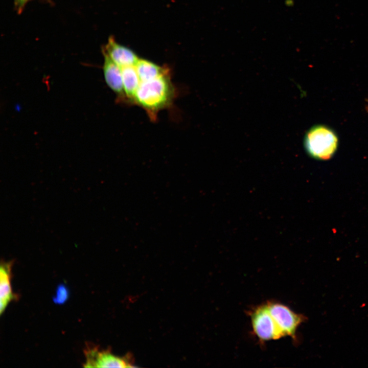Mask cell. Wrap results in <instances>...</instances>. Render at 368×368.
<instances>
[{"mask_svg": "<svg viewBox=\"0 0 368 368\" xmlns=\"http://www.w3.org/2000/svg\"><path fill=\"white\" fill-rule=\"evenodd\" d=\"M124 92L128 102L133 103L135 92L141 81L135 65L121 67Z\"/></svg>", "mask_w": 368, "mask_h": 368, "instance_id": "obj_9", "label": "cell"}, {"mask_svg": "<svg viewBox=\"0 0 368 368\" xmlns=\"http://www.w3.org/2000/svg\"><path fill=\"white\" fill-rule=\"evenodd\" d=\"M103 74L107 86L114 93L119 102L128 103L123 83L121 68L103 52Z\"/></svg>", "mask_w": 368, "mask_h": 368, "instance_id": "obj_6", "label": "cell"}, {"mask_svg": "<svg viewBox=\"0 0 368 368\" xmlns=\"http://www.w3.org/2000/svg\"><path fill=\"white\" fill-rule=\"evenodd\" d=\"M304 146L311 157L319 160L330 159L337 150L339 140L330 127L322 124L315 125L305 134Z\"/></svg>", "mask_w": 368, "mask_h": 368, "instance_id": "obj_2", "label": "cell"}, {"mask_svg": "<svg viewBox=\"0 0 368 368\" xmlns=\"http://www.w3.org/2000/svg\"><path fill=\"white\" fill-rule=\"evenodd\" d=\"M69 294V290L67 287L61 284L57 287L55 295L53 297V301L57 304H63L68 298Z\"/></svg>", "mask_w": 368, "mask_h": 368, "instance_id": "obj_11", "label": "cell"}, {"mask_svg": "<svg viewBox=\"0 0 368 368\" xmlns=\"http://www.w3.org/2000/svg\"><path fill=\"white\" fill-rule=\"evenodd\" d=\"M267 304L270 314L284 336L295 339L297 329L306 319L305 316L294 312L283 304L274 302Z\"/></svg>", "mask_w": 368, "mask_h": 368, "instance_id": "obj_4", "label": "cell"}, {"mask_svg": "<svg viewBox=\"0 0 368 368\" xmlns=\"http://www.w3.org/2000/svg\"><path fill=\"white\" fill-rule=\"evenodd\" d=\"M175 94L174 86L168 70L157 77L141 81L133 103L142 107L151 121H155L159 111L171 104Z\"/></svg>", "mask_w": 368, "mask_h": 368, "instance_id": "obj_1", "label": "cell"}, {"mask_svg": "<svg viewBox=\"0 0 368 368\" xmlns=\"http://www.w3.org/2000/svg\"><path fill=\"white\" fill-rule=\"evenodd\" d=\"M250 315L253 331L260 340L278 339L284 336L270 314L267 303L255 308Z\"/></svg>", "mask_w": 368, "mask_h": 368, "instance_id": "obj_3", "label": "cell"}, {"mask_svg": "<svg viewBox=\"0 0 368 368\" xmlns=\"http://www.w3.org/2000/svg\"><path fill=\"white\" fill-rule=\"evenodd\" d=\"M17 9L20 11L25 5L31 0H13Z\"/></svg>", "mask_w": 368, "mask_h": 368, "instance_id": "obj_12", "label": "cell"}, {"mask_svg": "<svg viewBox=\"0 0 368 368\" xmlns=\"http://www.w3.org/2000/svg\"><path fill=\"white\" fill-rule=\"evenodd\" d=\"M135 67L141 81L157 77L168 70L144 59H139Z\"/></svg>", "mask_w": 368, "mask_h": 368, "instance_id": "obj_10", "label": "cell"}, {"mask_svg": "<svg viewBox=\"0 0 368 368\" xmlns=\"http://www.w3.org/2000/svg\"><path fill=\"white\" fill-rule=\"evenodd\" d=\"M86 367H132L127 358L112 355L110 352L100 351L94 347H87L84 351Z\"/></svg>", "mask_w": 368, "mask_h": 368, "instance_id": "obj_5", "label": "cell"}, {"mask_svg": "<svg viewBox=\"0 0 368 368\" xmlns=\"http://www.w3.org/2000/svg\"><path fill=\"white\" fill-rule=\"evenodd\" d=\"M103 52L119 67L134 66L139 57L130 49L119 44L112 38H110Z\"/></svg>", "mask_w": 368, "mask_h": 368, "instance_id": "obj_7", "label": "cell"}, {"mask_svg": "<svg viewBox=\"0 0 368 368\" xmlns=\"http://www.w3.org/2000/svg\"><path fill=\"white\" fill-rule=\"evenodd\" d=\"M13 262H2L0 268V313L2 314L8 304L16 298L11 285Z\"/></svg>", "mask_w": 368, "mask_h": 368, "instance_id": "obj_8", "label": "cell"}, {"mask_svg": "<svg viewBox=\"0 0 368 368\" xmlns=\"http://www.w3.org/2000/svg\"><path fill=\"white\" fill-rule=\"evenodd\" d=\"M365 110L368 112V99L366 100V102Z\"/></svg>", "mask_w": 368, "mask_h": 368, "instance_id": "obj_13", "label": "cell"}]
</instances>
